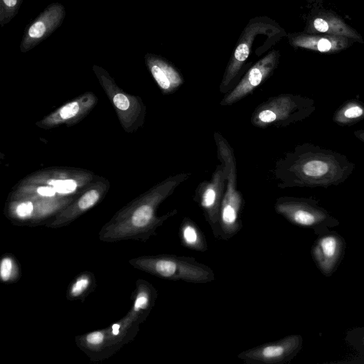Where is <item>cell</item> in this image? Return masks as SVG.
I'll list each match as a JSON object with an SVG mask.
<instances>
[{
  "label": "cell",
  "mask_w": 364,
  "mask_h": 364,
  "mask_svg": "<svg viewBox=\"0 0 364 364\" xmlns=\"http://www.w3.org/2000/svg\"><path fill=\"white\" fill-rule=\"evenodd\" d=\"M120 325L118 323H114L112 326V333L114 335H118L119 332Z\"/></svg>",
  "instance_id": "cell-28"
},
{
  "label": "cell",
  "mask_w": 364,
  "mask_h": 364,
  "mask_svg": "<svg viewBox=\"0 0 364 364\" xmlns=\"http://www.w3.org/2000/svg\"><path fill=\"white\" fill-rule=\"evenodd\" d=\"M48 183L60 193H71L75 190L77 186L75 181L72 179L52 180Z\"/></svg>",
  "instance_id": "cell-18"
},
{
  "label": "cell",
  "mask_w": 364,
  "mask_h": 364,
  "mask_svg": "<svg viewBox=\"0 0 364 364\" xmlns=\"http://www.w3.org/2000/svg\"><path fill=\"white\" fill-rule=\"evenodd\" d=\"M37 191L40 195L44 196H53L56 192L55 189L53 186H41L38 188Z\"/></svg>",
  "instance_id": "cell-26"
},
{
  "label": "cell",
  "mask_w": 364,
  "mask_h": 364,
  "mask_svg": "<svg viewBox=\"0 0 364 364\" xmlns=\"http://www.w3.org/2000/svg\"><path fill=\"white\" fill-rule=\"evenodd\" d=\"M279 51L272 50L253 64L242 75L235 87L225 95L222 106L231 105L250 95L274 73L278 66Z\"/></svg>",
  "instance_id": "cell-9"
},
{
  "label": "cell",
  "mask_w": 364,
  "mask_h": 364,
  "mask_svg": "<svg viewBox=\"0 0 364 364\" xmlns=\"http://www.w3.org/2000/svg\"><path fill=\"white\" fill-rule=\"evenodd\" d=\"M302 345L301 335H289L242 351L237 357L245 364H284L295 358Z\"/></svg>",
  "instance_id": "cell-8"
},
{
  "label": "cell",
  "mask_w": 364,
  "mask_h": 364,
  "mask_svg": "<svg viewBox=\"0 0 364 364\" xmlns=\"http://www.w3.org/2000/svg\"><path fill=\"white\" fill-rule=\"evenodd\" d=\"M88 284L89 280L86 277L77 279L72 287L71 294L73 296H78L81 294L87 289Z\"/></svg>",
  "instance_id": "cell-22"
},
{
  "label": "cell",
  "mask_w": 364,
  "mask_h": 364,
  "mask_svg": "<svg viewBox=\"0 0 364 364\" xmlns=\"http://www.w3.org/2000/svg\"><path fill=\"white\" fill-rule=\"evenodd\" d=\"M65 6L59 2H53L32 21L25 29L20 49L26 53L38 46L59 28L65 16Z\"/></svg>",
  "instance_id": "cell-10"
},
{
  "label": "cell",
  "mask_w": 364,
  "mask_h": 364,
  "mask_svg": "<svg viewBox=\"0 0 364 364\" xmlns=\"http://www.w3.org/2000/svg\"><path fill=\"white\" fill-rule=\"evenodd\" d=\"M287 34L283 28L267 16L252 18L242 30L225 70L219 91L227 94L232 90L252 66L253 53L259 57Z\"/></svg>",
  "instance_id": "cell-2"
},
{
  "label": "cell",
  "mask_w": 364,
  "mask_h": 364,
  "mask_svg": "<svg viewBox=\"0 0 364 364\" xmlns=\"http://www.w3.org/2000/svg\"><path fill=\"white\" fill-rule=\"evenodd\" d=\"M274 210L290 223L311 229L318 235L329 232L340 223L313 197H279L274 203Z\"/></svg>",
  "instance_id": "cell-6"
},
{
  "label": "cell",
  "mask_w": 364,
  "mask_h": 364,
  "mask_svg": "<svg viewBox=\"0 0 364 364\" xmlns=\"http://www.w3.org/2000/svg\"><path fill=\"white\" fill-rule=\"evenodd\" d=\"M361 340H362V343H363V345L364 346V335H363V338H362V339H361Z\"/></svg>",
  "instance_id": "cell-29"
},
{
  "label": "cell",
  "mask_w": 364,
  "mask_h": 364,
  "mask_svg": "<svg viewBox=\"0 0 364 364\" xmlns=\"http://www.w3.org/2000/svg\"><path fill=\"white\" fill-rule=\"evenodd\" d=\"M23 0H0V25L3 27L18 14Z\"/></svg>",
  "instance_id": "cell-17"
},
{
  "label": "cell",
  "mask_w": 364,
  "mask_h": 364,
  "mask_svg": "<svg viewBox=\"0 0 364 364\" xmlns=\"http://www.w3.org/2000/svg\"><path fill=\"white\" fill-rule=\"evenodd\" d=\"M13 269V262L9 257H4L1 262L0 275L3 281L9 279Z\"/></svg>",
  "instance_id": "cell-20"
},
{
  "label": "cell",
  "mask_w": 364,
  "mask_h": 364,
  "mask_svg": "<svg viewBox=\"0 0 364 364\" xmlns=\"http://www.w3.org/2000/svg\"><path fill=\"white\" fill-rule=\"evenodd\" d=\"M355 168L354 162L346 155L306 142L279 159L273 173L280 188H327L343 183Z\"/></svg>",
  "instance_id": "cell-1"
},
{
  "label": "cell",
  "mask_w": 364,
  "mask_h": 364,
  "mask_svg": "<svg viewBox=\"0 0 364 364\" xmlns=\"http://www.w3.org/2000/svg\"><path fill=\"white\" fill-rule=\"evenodd\" d=\"M104 340V334L101 331H95L89 333L86 337L88 343L97 345L101 343Z\"/></svg>",
  "instance_id": "cell-25"
},
{
  "label": "cell",
  "mask_w": 364,
  "mask_h": 364,
  "mask_svg": "<svg viewBox=\"0 0 364 364\" xmlns=\"http://www.w3.org/2000/svg\"><path fill=\"white\" fill-rule=\"evenodd\" d=\"M346 242L338 232L330 230L319 235L311 246V257L319 271L331 277L341 263L346 252Z\"/></svg>",
  "instance_id": "cell-11"
},
{
  "label": "cell",
  "mask_w": 364,
  "mask_h": 364,
  "mask_svg": "<svg viewBox=\"0 0 364 364\" xmlns=\"http://www.w3.org/2000/svg\"><path fill=\"white\" fill-rule=\"evenodd\" d=\"M289 44L294 48H301L321 53H335L347 48L350 38L322 33L304 32L287 35Z\"/></svg>",
  "instance_id": "cell-13"
},
{
  "label": "cell",
  "mask_w": 364,
  "mask_h": 364,
  "mask_svg": "<svg viewBox=\"0 0 364 364\" xmlns=\"http://www.w3.org/2000/svg\"><path fill=\"white\" fill-rule=\"evenodd\" d=\"M79 109L77 102H70L60 109V115L63 119H69L74 117L78 112Z\"/></svg>",
  "instance_id": "cell-21"
},
{
  "label": "cell",
  "mask_w": 364,
  "mask_h": 364,
  "mask_svg": "<svg viewBox=\"0 0 364 364\" xmlns=\"http://www.w3.org/2000/svg\"><path fill=\"white\" fill-rule=\"evenodd\" d=\"M353 134L359 141L364 143V129L354 131Z\"/></svg>",
  "instance_id": "cell-27"
},
{
  "label": "cell",
  "mask_w": 364,
  "mask_h": 364,
  "mask_svg": "<svg viewBox=\"0 0 364 364\" xmlns=\"http://www.w3.org/2000/svg\"><path fill=\"white\" fill-rule=\"evenodd\" d=\"M226 175L220 162L209 181L201 182L196 189L194 200L201 208L216 240L220 237V210L225 193Z\"/></svg>",
  "instance_id": "cell-7"
},
{
  "label": "cell",
  "mask_w": 364,
  "mask_h": 364,
  "mask_svg": "<svg viewBox=\"0 0 364 364\" xmlns=\"http://www.w3.org/2000/svg\"><path fill=\"white\" fill-rule=\"evenodd\" d=\"M113 102L115 106L121 110H126L129 107V101L128 98L122 93L115 95L113 98Z\"/></svg>",
  "instance_id": "cell-23"
},
{
  "label": "cell",
  "mask_w": 364,
  "mask_h": 364,
  "mask_svg": "<svg viewBox=\"0 0 364 364\" xmlns=\"http://www.w3.org/2000/svg\"><path fill=\"white\" fill-rule=\"evenodd\" d=\"M145 60L152 76L165 93L173 92L183 84L181 73L165 58L147 53Z\"/></svg>",
  "instance_id": "cell-14"
},
{
  "label": "cell",
  "mask_w": 364,
  "mask_h": 364,
  "mask_svg": "<svg viewBox=\"0 0 364 364\" xmlns=\"http://www.w3.org/2000/svg\"><path fill=\"white\" fill-rule=\"evenodd\" d=\"M316 108L312 98L301 95L280 94L259 105L252 114L251 123L262 129L286 127L306 119Z\"/></svg>",
  "instance_id": "cell-4"
},
{
  "label": "cell",
  "mask_w": 364,
  "mask_h": 364,
  "mask_svg": "<svg viewBox=\"0 0 364 364\" xmlns=\"http://www.w3.org/2000/svg\"><path fill=\"white\" fill-rule=\"evenodd\" d=\"M99 198L97 191L91 190L85 193L78 201V206L82 210L91 207Z\"/></svg>",
  "instance_id": "cell-19"
},
{
  "label": "cell",
  "mask_w": 364,
  "mask_h": 364,
  "mask_svg": "<svg viewBox=\"0 0 364 364\" xmlns=\"http://www.w3.org/2000/svg\"><path fill=\"white\" fill-rule=\"evenodd\" d=\"M178 235L181 245L194 251L205 252L208 243L198 225L190 218L184 217L179 227Z\"/></svg>",
  "instance_id": "cell-15"
},
{
  "label": "cell",
  "mask_w": 364,
  "mask_h": 364,
  "mask_svg": "<svg viewBox=\"0 0 364 364\" xmlns=\"http://www.w3.org/2000/svg\"><path fill=\"white\" fill-rule=\"evenodd\" d=\"M214 139L218 159L223 164L226 185L219 216V240H228L242 228V213L245 200L237 188V168L234 150L220 133L215 132Z\"/></svg>",
  "instance_id": "cell-3"
},
{
  "label": "cell",
  "mask_w": 364,
  "mask_h": 364,
  "mask_svg": "<svg viewBox=\"0 0 364 364\" xmlns=\"http://www.w3.org/2000/svg\"><path fill=\"white\" fill-rule=\"evenodd\" d=\"M138 265L159 277L193 284H206L215 279L213 270L194 257L161 255L140 259Z\"/></svg>",
  "instance_id": "cell-5"
},
{
  "label": "cell",
  "mask_w": 364,
  "mask_h": 364,
  "mask_svg": "<svg viewBox=\"0 0 364 364\" xmlns=\"http://www.w3.org/2000/svg\"><path fill=\"white\" fill-rule=\"evenodd\" d=\"M33 210L31 202H26L19 204L16 208V213L19 217L24 218L31 215Z\"/></svg>",
  "instance_id": "cell-24"
},
{
  "label": "cell",
  "mask_w": 364,
  "mask_h": 364,
  "mask_svg": "<svg viewBox=\"0 0 364 364\" xmlns=\"http://www.w3.org/2000/svg\"><path fill=\"white\" fill-rule=\"evenodd\" d=\"M364 119V103L357 99L345 101L334 112L332 120L341 127H349Z\"/></svg>",
  "instance_id": "cell-16"
},
{
  "label": "cell",
  "mask_w": 364,
  "mask_h": 364,
  "mask_svg": "<svg viewBox=\"0 0 364 364\" xmlns=\"http://www.w3.org/2000/svg\"><path fill=\"white\" fill-rule=\"evenodd\" d=\"M307 33L340 36L363 43L360 35L331 11H312L304 30Z\"/></svg>",
  "instance_id": "cell-12"
}]
</instances>
